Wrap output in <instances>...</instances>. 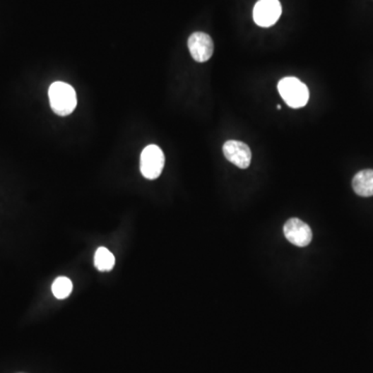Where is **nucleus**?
<instances>
[{
    "label": "nucleus",
    "instance_id": "3",
    "mask_svg": "<svg viewBox=\"0 0 373 373\" xmlns=\"http://www.w3.org/2000/svg\"><path fill=\"white\" fill-rule=\"evenodd\" d=\"M165 165V155L159 146H146L140 157V171L148 179H155L161 175Z\"/></svg>",
    "mask_w": 373,
    "mask_h": 373
},
{
    "label": "nucleus",
    "instance_id": "7",
    "mask_svg": "<svg viewBox=\"0 0 373 373\" xmlns=\"http://www.w3.org/2000/svg\"><path fill=\"white\" fill-rule=\"evenodd\" d=\"M223 154L230 163L241 170H246L250 166L252 154L250 148L244 142L228 140L224 143Z\"/></svg>",
    "mask_w": 373,
    "mask_h": 373
},
{
    "label": "nucleus",
    "instance_id": "2",
    "mask_svg": "<svg viewBox=\"0 0 373 373\" xmlns=\"http://www.w3.org/2000/svg\"><path fill=\"white\" fill-rule=\"evenodd\" d=\"M278 90L286 105L297 109L307 105L309 90L307 86L295 77H285L280 80Z\"/></svg>",
    "mask_w": 373,
    "mask_h": 373
},
{
    "label": "nucleus",
    "instance_id": "5",
    "mask_svg": "<svg viewBox=\"0 0 373 373\" xmlns=\"http://www.w3.org/2000/svg\"><path fill=\"white\" fill-rule=\"evenodd\" d=\"M284 235L290 243L297 247H306L312 241V230L310 226L297 218H292L284 224Z\"/></svg>",
    "mask_w": 373,
    "mask_h": 373
},
{
    "label": "nucleus",
    "instance_id": "4",
    "mask_svg": "<svg viewBox=\"0 0 373 373\" xmlns=\"http://www.w3.org/2000/svg\"><path fill=\"white\" fill-rule=\"evenodd\" d=\"M282 14L279 0H259L253 10L255 23L261 28H271L278 21Z\"/></svg>",
    "mask_w": 373,
    "mask_h": 373
},
{
    "label": "nucleus",
    "instance_id": "10",
    "mask_svg": "<svg viewBox=\"0 0 373 373\" xmlns=\"http://www.w3.org/2000/svg\"><path fill=\"white\" fill-rule=\"evenodd\" d=\"M73 290L72 281L66 277H59L52 284V292L55 297L62 300L68 297Z\"/></svg>",
    "mask_w": 373,
    "mask_h": 373
},
{
    "label": "nucleus",
    "instance_id": "6",
    "mask_svg": "<svg viewBox=\"0 0 373 373\" xmlns=\"http://www.w3.org/2000/svg\"><path fill=\"white\" fill-rule=\"evenodd\" d=\"M189 51L197 62H206L214 53V42L208 33H192L188 40Z\"/></svg>",
    "mask_w": 373,
    "mask_h": 373
},
{
    "label": "nucleus",
    "instance_id": "9",
    "mask_svg": "<svg viewBox=\"0 0 373 373\" xmlns=\"http://www.w3.org/2000/svg\"><path fill=\"white\" fill-rule=\"evenodd\" d=\"M115 264V257L107 248L101 247L95 251V266L101 272H109Z\"/></svg>",
    "mask_w": 373,
    "mask_h": 373
},
{
    "label": "nucleus",
    "instance_id": "8",
    "mask_svg": "<svg viewBox=\"0 0 373 373\" xmlns=\"http://www.w3.org/2000/svg\"><path fill=\"white\" fill-rule=\"evenodd\" d=\"M353 188L359 196H373V170L357 172L353 179Z\"/></svg>",
    "mask_w": 373,
    "mask_h": 373
},
{
    "label": "nucleus",
    "instance_id": "1",
    "mask_svg": "<svg viewBox=\"0 0 373 373\" xmlns=\"http://www.w3.org/2000/svg\"><path fill=\"white\" fill-rule=\"evenodd\" d=\"M48 95L51 108L57 115L66 117L76 108V92L66 82L57 81L51 84Z\"/></svg>",
    "mask_w": 373,
    "mask_h": 373
},
{
    "label": "nucleus",
    "instance_id": "11",
    "mask_svg": "<svg viewBox=\"0 0 373 373\" xmlns=\"http://www.w3.org/2000/svg\"><path fill=\"white\" fill-rule=\"evenodd\" d=\"M277 109H278V110H280V109H281V106H280V105L277 106Z\"/></svg>",
    "mask_w": 373,
    "mask_h": 373
}]
</instances>
